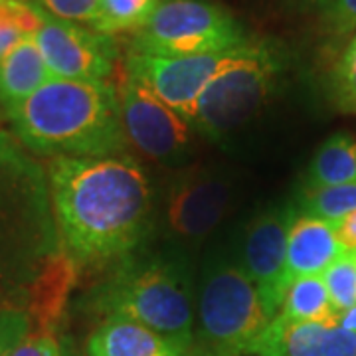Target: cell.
Masks as SVG:
<instances>
[{"label":"cell","mask_w":356,"mask_h":356,"mask_svg":"<svg viewBox=\"0 0 356 356\" xmlns=\"http://www.w3.org/2000/svg\"><path fill=\"white\" fill-rule=\"evenodd\" d=\"M51 210L74 264L125 259L153 226V191L145 170L121 156L48 163Z\"/></svg>","instance_id":"obj_1"},{"label":"cell","mask_w":356,"mask_h":356,"mask_svg":"<svg viewBox=\"0 0 356 356\" xmlns=\"http://www.w3.org/2000/svg\"><path fill=\"white\" fill-rule=\"evenodd\" d=\"M8 115L16 139L42 156L105 159L125 153L119 95L109 81L51 77Z\"/></svg>","instance_id":"obj_2"},{"label":"cell","mask_w":356,"mask_h":356,"mask_svg":"<svg viewBox=\"0 0 356 356\" xmlns=\"http://www.w3.org/2000/svg\"><path fill=\"white\" fill-rule=\"evenodd\" d=\"M0 131V307L28 297L62 254L46 170Z\"/></svg>","instance_id":"obj_3"},{"label":"cell","mask_w":356,"mask_h":356,"mask_svg":"<svg viewBox=\"0 0 356 356\" xmlns=\"http://www.w3.org/2000/svg\"><path fill=\"white\" fill-rule=\"evenodd\" d=\"M95 305L105 318L139 323L191 355L196 323V280L191 255L175 248L127 255L102 285Z\"/></svg>","instance_id":"obj_4"},{"label":"cell","mask_w":356,"mask_h":356,"mask_svg":"<svg viewBox=\"0 0 356 356\" xmlns=\"http://www.w3.org/2000/svg\"><path fill=\"white\" fill-rule=\"evenodd\" d=\"M271 317L234 252L206 254L196 281V323L191 356H242Z\"/></svg>","instance_id":"obj_5"},{"label":"cell","mask_w":356,"mask_h":356,"mask_svg":"<svg viewBox=\"0 0 356 356\" xmlns=\"http://www.w3.org/2000/svg\"><path fill=\"white\" fill-rule=\"evenodd\" d=\"M281 67L280 51L252 40L198 97L191 121L194 133L224 140L250 125L273 95Z\"/></svg>","instance_id":"obj_6"},{"label":"cell","mask_w":356,"mask_h":356,"mask_svg":"<svg viewBox=\"0 0 356 356\" xmlns=\"http://www.w3.org/2000/svg\"><path fill=\"white\" fill-rule=\"evenodd\" d=\"M242 24L210 0H163L149 22L131 34L129 54L184 58L220 54L250 44Z\"/></svg>","instance_id":"obj_7"},{"label":"cell","mask_w":356,"mask_h":356,"mask_svg":"<svg viewBox=\"0 0 356 356\" xmlns=\"http://www.w3.org/2000/svg\"><path fill=\"white\" fill-rule=\"evenodd\" d=\"M236 175L216 165L184 166L172 178L163 206L166 242L191 255L216 232L236 208Z\"/></svg>","instance_id":"obj_8"},{"label":"cell","mask_w":356,"mask_h":356,"mask_svg":"<svg viewBox=\"0 0 356 356\" xmlns=\"http://www.w3.org/2000/svg\"><path fill=\"white\" fill-rule=\"evenodd\" d=\"M125 139L143 156L166 166H180L194 151V129L135 77L117 88Z\"/></svg>","instance_id":"obj_9"},{"label":"cell","mask_w":356,"mask_h":356,"mask_svg":"<svg viewBox=\"0 0 356 356\" xmlns=\"http://www.w3.org/2000/svg\"><path fill=\"white\" fill-rule=\"evenodd\" d=\"M32 38L51 77L105 83L113 76L119 58L113 36L56 18L40 8V26Z\"/></svg>","instance_id":"obj_10"},{"label":"cell","mask_w":356,"mask_h":356,"mask_svg":"<svg viewBox=\"0 0 356 356\" xmlns=\"http://www.w3.org/2000/svg\"><path fill=\"white\" fill-rule=\"evenodd\" d=\"M245 46L229 51H220V54L184 56V58L129 54L125 72L191 123L198 97L202 95L206 86L226 65L232 64Z\"/></svg>","instance_id":"obj_11"},{"label":"cell","mask_w":356,"mask_h":356,"mask_svg":"<svg viewBox=\"0 0 356 356\" xmlns=\"http://www.w3.org/2000/svg\"><path fill=\"white\" fill-rule=\"evenodd\" d=\"M297 218L291 204H283L259 212L245 226L236 257L254 281L261 303L271 321L277 317L287 291L285 283V259L289 229Z\"/></svg>","instance_id":"obj_12"},{"label":"cell","mask_w":356,"mask_h":356,"mask_svg":"<svg viewBox=\"0 0 356 356\" xmlns=\"http://www.w3.org/2000/svg\"><path fill=\"white\" fill-rule=\"evenodd\" d=\"M254 356H356V334L339 325L277 317L248 348Z\"/></svg>","instance_id":"obj_13"},{"label":"cell","mask_w":356,"mask_h":356,"mask_svg":"<svg viewBox=\"0 0 356 356\" xmlns=\"http://www.w3.org/2000/svg\"><path fill=\"white\" fill-rule=\"evenodd\" d=\"M344 252L346 250L339 242L331 222L307 214L297 216L289 229V240H287V259H285L287 287L293 281L323 275Z\"/></svg>","instance_id":"obj_14"},{"label":"cell","mask_w":356,"mask_h":356,"mask_svg":"<svg viewBox=\"0 0 356 356\" xmlns=\"http://www.w3.org/2000/svg\"><path fill=\"white\" fill-rule=\"evenodd\" d=\"M88 356H191L163 334L127 318L109 317L89 334Z\"/></svg>","instance_id":"obj_15"},{"label":"cell","mask_w":356,"mask_h":356,"mask_svg":"<svg viewBox=\"0 0 356 356\" xmlns=\"http://www.w3.org/2000/svg\"><path fill=\"white\" fill-rule=\"evenodd\" d=\"M50 79L34 38L22 40L0 60V103L8 111L26 102Z\"/></svg>","instance_id":"obj_16"},{"label":"cell","mask_w":356,"mask_h":356,"mask_svg":"<svg viewBox=\"0 0 356 356\" xmlns=\"http://www.w3.org/2000/svg\"><path fill=\"white\" fill-rule=\"evenodd\" d=\"M356 182V139L332 135L313 156L307 172V188H327Z\"/></svg>","instance_id":"obj_17"},{"label":"cell","mask_w":356,"mask_h":356,"mask_svg":"<svg viewBox=\"0 0 356 356\" xmlns=\"http://www.w3.org/2000/svg\"><path fill=\"white\" fill-rule=\"evenodd\" d=\"M277 315L297 323L337 325L339 321V313L332 307L323 275L293 281L285 291L283 305Z\"/></svg>","instance_id":"obj_18"},{"label":"cell","mask_w":356,"mask_h":356,"mask_svg":"<svg viewBox=\"0 0 356 356\" xmlns=\"http://www.w3.org/2000/svg\"><path fill=\"white\" fill-rule=\"evenodd\" d=\"M161 4L163 0H99L97 20L91 28L107 36L135 34Z\"/></svg>","instance_id":"obj_19"},{"label":"cell","mask_w":356,"mask_h":356,"mask_svg":"<svg viewBox=\"0 0 356 356\" xmlns=\"http://www.w3.org/2000/svg\"><path fill=\"white\" fill-rule=\"evenodd\" d=\"M40 26V6L34 0H0V60Z\"/></svg>","instance_id":"obj_20"},{"label":"cell","mask_w":356,"mask_h":356,"mask_svg":"<svg viewBox=\"0 0 356 356\" xmlns=\"http://www.w3.org/2000/svg\"><path fill=\"white\" fill-rule=\"evenodd\" d=\"M355 210L356 182L327 188H305L301 196V214L321 218L331 224Z\"/></svg>","instance_id":"obj_21"},{"label":"cell","mask_w":356,"mask_h":356,"mask_svg":"<svg viewBox=\"0 0 356 356\" xmlns=\"http://www.w3.org/2000/svg\"><path fill=\"white\" fill-rule=\"evenodd\" d=\"M325 287L329 291L334 311H343L356 305V252H344L325 273Z\"/></svg>","instance_id":"obj_22"},{"label":"cell","mask_w":356,"mask_h":356,"mask_svg":"<svg viewBox=\"0 0 356 356\" xmlns=\"http://www.w3.org/2000/svg\"><path fill=\"white\" fill-rule=\"evenodd\" d=\"M318 22L331 38H348L356 32V0H313Z\"/></svg>","instance_id":"obj_23"},{"label":"cell","mask_w":356,"mask_h":356,"mask_svg":"<svg viewBox=\"0 0 356 356\" xmlns=\"http://www.w3.org/2000/svg\"><path fill=\"white\" fill-rule=\"evenodd\" d=\"M334 99L348 113H356V34L346 44L332 70Z\"/></svg>","instance_id":"obj_24"},{"label":"cell","mask_w":356,"mask_h":356,"mask_svg":"<svg viewBox=\"0 0 356 356\" xmlns=\"http://www.w3.org/2000/svg\"><path fill=\"white\" fill-rule=\"evenodd\" d=\"M32 331V315L20 307H0V356H10Z\"/></svg>","instance_id":"obj_25"},{"label":"cell","mask_w":356,"mask_h":356,"mask_svg":"<svg viewBox=\"0 0 356 356\" xmlns=\"http://www.w3.org/2000/svg\"><path fill=\"white\" fill-rule=\"evenodd\" d=\"M42 10H46L56 18L91 26L97 20L99 0H34Z\"/></svg>","instance_id":"obj_26"},{"label":"cell","mask_w":356,"mask_h":356,"mask_svg":"<svg viewBox=\"0 0 356 356\" xmlns=\"http://www.w3.org/2000/svg\"><path fill=\"white\" fill-rule=\"evenodd\" d=\"M10 356H62V350L51 331H38L30 332Z\"/></svg>","instance_id":"obj_27"},{"label":"cell","mask_w":356,"mask_h":356,"mask_svg":"<svg viewBox=\"0 0 356 356\" xmlns=\"http://www.w3.org/2000/svg\"><path fill=\"white\" fill-rule=\"evenodd\" d=\"M339 242L346 252H356V210L332 224Z\"/></svg>","instance_id":"obj_28"},{"label":"cell","mask_w":356,"mask_h":356,"mask_svg":"<svg viewBox=\"0 0 356 356\" xmlns=\"http://www.w3.org/2000/svg\"><path fill=\"white\" fill-rule=\"evenodd\" d=\"M337 325L356 334V305L350 307V309H346V311H343V313L339 315Z\"/></svg>","instance_id":"obj_29"}]
</instances>
